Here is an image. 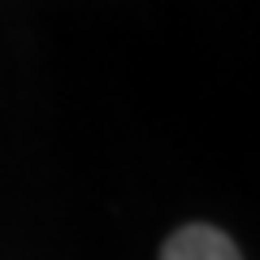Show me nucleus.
Here are the masks:
<instances>
[{
    "instance_id": "f257e3e1",
    "label": "nucleus",
    "mask_w": 260,
    "mask_h": 260,
    "mask_svg": "<svg viewBox=\"0 0 260 260\" xmlns=\"http://www.w3.org/2000/svg\"><path fill=\"white\" fill-rule=\"evenodd\" d=\"M160 260H243V251L234 247V239L225 230H217L208 221H191L165 239Z\"/></svg>"
}]
</instances>
